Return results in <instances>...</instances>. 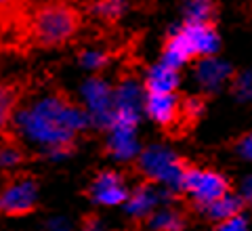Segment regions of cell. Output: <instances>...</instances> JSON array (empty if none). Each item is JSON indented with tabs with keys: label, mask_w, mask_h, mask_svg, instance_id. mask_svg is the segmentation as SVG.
I'll return each mask as SVG.
<instances>
[{
	"label": "cell",
	"mask_w": 252,
	"mask_h": 231,
	"mask_svg": "<svg viewBox=\"0 0 252 231\" xmlns=\"http://www.w3.org/2000/svg\"><path fill=\"white\" fill-rule=\"evenodd\" d=\"M82 26V11L67 0H42L32 4L23 53L63 49L80 34Z\"/></svg>",
	"instance_id": "1"
},
{
	"label": "cell",
	"mask_w": 252,
	"mask_h": 231,
	"mask_svg": "<svg viewBox=\"0 0 252 231\" xmlns=\"http://www.w3.org/2000/svg\"><path fill=\"white\" fill-rule=\"evenodd\" d=\"M187 166H189L187 160L160 145L141 149L135 156V162H132V168H135V172L141 179L154 183V185L156 183L164 185L175 198L183 194V179Z\"/></svg>",
	"instance_id": "2"
},
{
	"label": "cell",
	"mask_w": 252,
	"mask_h": 231,
	"mask_svg": "<svg viewBox=\"0 0 252 231\" xmlns=\"http://www.w3.org/2000/svg\"><path fill=\"white\" fill-rule=\"evenodd\" d=\"M0 185V214L2 217H28L38 210L36 179L32 174H4Z\"/></svg>",
	"instance_id": "3"
},
{
	"label": "cell",
	"mask_w": 252,
	"mask_h": 231,
	"mask_svg": "<svg viewBox=\"0 0 252 231\" xmlns=\"http://www.w3.org/2000/svg\"><path fill=\"white\" fill-rule=\"evenodd\" d=\"M229 191H231L229 181L220 172L210 170V168H198L193 164L187 166L185 179H183V194L191 200L193 208L198 212L210 202L229 194Z\"/></svg>",
	"instance_id": "4"
},
{
	"label": "cell",
	"mask_w": 252,
	"mask_h": 231,
	"mask_svg": "<svg viewBox=\"0 0 252 231\" xmlns=\"http://www.w3.org/2000/svg\"><path fill=\"white\" fill-rule=\"evenodd\" d=\"M32 0H0V53H23Z\"/></svg>",
	"instance_id": "5"
},
{
	"label": "cell",
	"mask_w": 252,
	"mask_h": 231,
	"mask_svg": "<svg viewBox=\"0 0 252 231\" xmlns=\"http://www.w3.org/2000/svg\"><path fill=\"white\" fill-rule=\"evenodd\" d=\"M181 111L183 97L175 93H145V114L166 132L179 131L181 134Z\"/></svg>",
	"instance_id": "6"
},
{
	"label": "cell",
	"mask_w": 252,
	"mask_h": 231,
	"mask_svg": "<svg viewBox=\"0 0 252 231\" xmlns=\"http://www.w3.org/2000/svg\"><path fill=\"white\" fill-rule=\"evenodd\" d=\"M86 196L94 202H101L105 206H116V204H126L130 198L128 189L124 187L122 177L116 170H101L97 177L91 181Z\"/></svg>",
	"instance_id": "7"
},
{
	"label": "cell",
	"mask_w": 252,
	"mask_h": 231,
	"mask_svg": "<svg viewBox=\"0 0 252 231\" xmlns=\"http://www.w3.org/2000/svg\"><path fill=\"white\" fill-rule=\"evenodd\" d=\"M28 95V80L21 78H0V137L13 131L15 114L21 105L23 97Z\"/></svg>",
	"instance_id": "8"
},
{
	"label": "cell",
	"mask_w": 252,
	"mask_h": 231,
	"mask_svg": "<svg viewBox=\"0 0 252 231\" xmlns=\"http://www.w3.org/2000/svg\"><path fill=\"white\" fill-rule=\"evenodd\" d=\"M195 74H198V82L202 84V89L206 93H217L219 89H223L227 82H233L235 71L229 63L219 61L215 55L212 57H204L198 59V67H195Z\"/></svg>",
	"instance_id": "9"
},
{
	"label": "cell",
	"mask_w": 252,
	"mask_h": 231,
	"mask_svg": "<svg viewBox=\"0 0 252 231\" xmlns=\"http://www.w3.org/2000/svg\"><path fill=\"white\" fill-rule=\"evenodd\" d=\"M183 30L187 32L191 46L195 51V59H204V57H212L217 55L220 49V38L217 34L215 23H183Z\"/></svg>",
	"instance_id": "10"
},
{
	"label": "cell",
	"mask_w": 252,
	"mask_h": 231,
	"mask_svg": "<svg viewBox=\"0 0 252 231\" xmlns=\"http://www.w3.org/2000/svg\"><path fill=\"white\" fill-rule=\"evenodd\" d=\"M152 185L154 183L143 181L130 194L128 200H126V210H128V214L135 219L137 225H147V221L154 214V208L158 204V198H160V194H158Z\"/></svg>",
	"instance_id": "11"
},
{
	"label": "cell",
	"mask_w": 252,
	"mask_h": 231,
	"mask_svg": "<svg viewBox=\"0 0 252 231\" xmlns=\"http://www.w3.org/2000/svg\"><path fill=\"white\" fill-rule=\"evenodd\" d=\"M191 59H195V51L191 46V40H189L187 32L183 30V26H181L179 30L172 32V34L166 38V42H164L162 61L179 69Z\"/></svg>",
	"instance_id": "12"
},
{
	"label": "cell",
	"mask_w": 252,
	"mask_h": 231,
	"mask_svg": "<svg viewBox=\"0 0 252 231\" xmlns=\"http://www.w3.org/2000/svg\"><path fill=\"white\" fill-rule=\"evenodd\" d=\"M145 93H175L179 86V69L160 61L147 71Z\"/></svg>",
	"instance_id": "13"
},
{
	"label": "cell",
	"mask_w": 252,
	"mask_h": 231,
	"mask_svg": "<svg viewBox=\"0 0 252 231\" xmlns=\"http://www.w3.org/2000/svg\"><path fill=\"white\" fill-rule=\"evenodd\" d=\"M244 200L240 198V194H225L223 198H219V200L210 202L208 206H204V208L200 210V214H204L210 223H215V225H219V223H223L225 219L233 217V214H238L244 210Z\"/></svg>",
	"instance_id": "14"
},
{
	"label": "cell",
	"mask_w": 252,
	"mask_h": 231,
	"mask_svg": "<svg viewBox=\"0 0 252 231\" xmlns=\"http://www.w3.org/2000/svg\"><path fill=\"white\" fill-rule=\"evenodd\" d=\"M30 160V154L21 145L15 129L0 137V168H11V166L26 164Z\"/></svg>",
	"instance_id": "15"
},
{
	"label": "cell",
	"mask_w": 252,
	"mask_h": 231,
	"mask_svg": "<svg viewBox=\"0 0 252 231\" xmlns=\"http://www.w3.org/2000/svg\"><path fill=\"white\" fill-rule=\"evenodd\" d=\"M103 151L114 158H120V160H132L139 154L135 131H112V139Z\"/></svg>",
	"instance_id": "16"
},
{
	"label": "cell",
	"mask_w": 252,
	"mask_h": 231,
	"mask_svg": "<svg viewBox=\"0 0 252 231\" xmlns=\"http://www.w3.org/2000/svg\"><path fill=\"white\" fill-rule=\"evenodd\" d=\"M217 13V0H187L185 2V21L189 23H215Z\"/></svg>",
	"instance_id": "17"
},
{
	"label": "cell",
	"mask_w": 252,
	"mask_h": 231,
	"mask_svg": "<svg viewBox=\"0 0 252 231\" xmlns=\"http://www.w3.org/2000/svg\"><path fill=\"white\" fill-rule=\"evenodd\" d=\"M89 11L107 28L116 26L124 13L122 0H89Z\"/></svg>",
	"instance_id": "18"
},
{
	"label": "cell",
	"mask_w": 252,
	"mask_h": 231,
	"mask_svg": "<svg viewBox=\"0 0 252 231\" xmlns=\"http://www.w3.org/2000/svg\"><path fill=\"white\" fill-rule=\"evenodd\" d=\"M187 225V219L183 212L179 210H160L154 212L147 221V227L154 229H164V231H175V229H183Z\"/></svg>",
	"instance_id": "19"
},
{
	"label": "cell",
	"mask_w": 252,
	"mask_h": 231,
	"mask_svg": "<svg viewBox=\"0 0 252 231\" xmlns=\"http://www.w3.org/2000/svg\"><path fill=\"white\" fill-rule=\"evenodd\" d=\"M233 93L242 101H252V69L233 76Z\"/></svg>",
	"instance_id": "20"
},
{
	"label": "cell",
	"mask_w": 252,
	"mask_h": 231,
	"mask_svg": "<svg viewBox=\"0 0 252 231\" xmlns=\"http://www.w3.org/2000/svg\"><path fill=\"white\" fill-rule=\"evenodd\" d=\"M217 227L223 229V231H240V229L248 227V219H246V214L244 212H238V214H233V217L225 219L223 223H219Z\"/></svg>",
	"instance_id": "21"
},
{
	"label": "cell",
	"mask_w": 252,
	"mask_h": 231,
	"mask_svg": "<svg viewBox=\"0 0 252 231\" xmlns=\"http://www.w3.org/2000/svg\"><path fill=\"white\" fill-rule=\"evenodd\" d=\"M235 151L246 158V160H252V132L250 134H244L242 139H238V143H235Z\"/></svg>",
	"instance_id": "22"
},
{
	"label": "cell",
	"mask_w": 252,
	"mask_h": 231,
	"mask_svg": "<svg viewBox=\"0 0 252 231\" xmlns=\"http://www.w3.org/2000/svg\"><path fill=\"white\" fill-rule=\"evenodd\" d=\"M240 198L246 206H252V177H246L240 185Z\"/></svg>",
	"instance_id": "23"
},
{
	"label": "cell",
	"mask_w": 252,
	"mask_h": 231,
	"mask_svg": "<svg viewBox=\"0 0 252 231\" xmlns=\"http://www.w3.org/2000/svg\"><path fill=\"white\" fill-rule=\"evenodd\" d=\"M82 227H86V229L99 227V217H97V214H84V219H82Z\"/></svg>",
	"instance_id": "24"
}]
</instances>
